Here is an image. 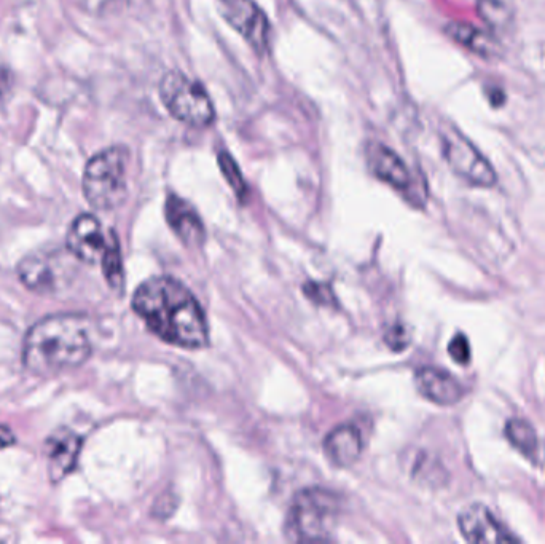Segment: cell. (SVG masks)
<instances>
[{
	"label": "cell",
	"mask_w": 545,
	"mask_h": 544,
	"mask_svg": "<svg viewBox=\"0 0 545 544\" xmlns=\"http://www.w3.org/2000/svg\"><path fill=\"white\" fill-rule=\"evenodd\" d=\"M133 308L165 342L192 350L208 345L203 308L181 281L168 276L146 281L134 294Z\"/></svg>",
	"instance_id": "1"
},
{
	"label": "cell",
	"mask_w": 545,
	"mask_h": 544,
	"mask_svg": "<svg viewBox=\"0 0 545 544\" xmlns=\"http://www.w3.org/2000/svg\"><path fill=\"white\" fill-rule=\"evenodd\" d=\"M90 328L75 313L47 316L24 337L23 364L37 375H55L82 366L90 358Z\"/></svg>",
	"instance_id": "2"
},
{
	"label": "cell",
	"mask_w": 545,
	"mask_h": 544,
	"mask_svg": "<svg viewBox=\"0 0 545 544\" xmlns=\"http://www.w3.org/2000/svg\"><path fill=\"white\" fill-rule=\"evenodd\" d=\"M128 150L122 146L104 149L87 163L83 173V194L99 211H110L125 202Z\"/></svg>",
	"instance_id": "3"
},
{
	"label": "cell",
	"mask_w": 545,
	"mask_h": 544,
	"mask_svg": "<svg viewBox=\"0 0 545 544\" xmlns=\"http://www.w3.org/2000/svg\"><path fill=\"white\" fill-rule=\"evenodd\" d=\"M340 503L337 495L324 489L298 493L287 516L286 535L291 541H329L337 525Z\"/></svg>",
	"instance_id": "4"
},
{
	"label": "cell",
	"mask_w": 545,
	"mask_h": 544,
	"mask_svg": "<svg viewBox=\"0 0 545 544\" xmlns=\"http://www.w3.org/2000/svg\"><path fill=\"white\" fill-rule=\"evenodd\" d=\"M160 98L174 119L190 127L206 128L216 119L206 88L182 72L171 71L161 79Z\"/></svg>",
	"instance_id": "5"
},
{
	"label": "cell",
	"mask_w": 545,
	"mask_h": 544,
	"mask_svg": "<svg viewBox=\"0 0 545 544\" xmlns=\"http://www.w3.org/2000/svg\"><path fill=\"white\" fill-rule=\"evenodd\" d=\"M69 254L59 249L29 254L18 265V278L29 291L37 292V294L50 296L55 292L63 291L72 280Z\"/></svg>",
	"instance_id": "6"
},
{
	"label": "cell",
	"mask_w": 545,
	"mask_h": 544,
	"mask_svg": "<svg viewBox=\"0 0 545 544\" xmlns=\"http://www.w3.org/2000/svg\"><path fill=\"white\" fill-rule=\"evenodd\" d=\"M440 136H442L445 160L456 176L472 186H495L498 176L493 166L461 131L453 127L444 128L440 131Z\"/></svg>",
	"instance_id": "7"
},
{
	"label": "cell",
	"mask_w": 545,
	"mask_h": 544,
	"mask_svg": "<svg viewBox=\"0 0 545 544\" xmlns=\"http://www.w3.org/2000/svg\"><path fill=\"white\" fill-rule=\"evenodd\" d=\"M219 8L225 21L243 36L254 52L265 55L270 50V21L254 0H219Z\"/></svg>",
	"instance_id": "8"
},
{
	"label": "cell",
	"mask_w": 545,
	"mask_h": 544,
	"mask_svg": "<svg viewBox=\"0 0 545 544\" xmlns=\"http://www.w3.org/2000/svg\"><path fill=\"white\" fill-rule=\"evenodd\" d=\"M458 527L464 540L472 544H512L520 541L487 506L480 503L466 506L459 513Z\"/></svg>",
	"instance_id": "9"
},
{
	"label": "cell",
	"mask_w": 545,
	"mask_h": 544,
	"mask_svg": "<svg viewBox=\"0 0 545 544\" xmlns=\"http://www.w3.org/2000/svg\"><path fill=\"white\" fill-rule=\"evenodd\" d=\"M109 238L104 235L101 222L93 214H80L75 217L67 232L69 253L87 264L101 262Z\"/></svg>",
	"instance_id": "10"
},
{
	"label": "cell",
	"mask_w": 545,
	"mask_h": 544,
	"mask_svg": "<svg viewBox=\"0 0 545 544\" xmlns=\"http://www.w3.org/2000/svg\"><path fill=\"white\" fill-rule=\"evenodd\" d=\"M82 450V438L74 431L59 428L45 442L48 477L51 482L63 481L74 471Z\"/></svg>",
	"instance_id": "11"
},
{
	"label": "cell",
	"mask_w": 545,
	"mask_h": 544,
	"mask_svg": "<svg viewBox=\"0 0 545 544\" xmlns=\"http://www.w3.org/2000/svg\"><path fill=\"white\" fill-rule=\"evenodd\" d=\"M416 388L424 398L439 406H453L464 396V388L458 380L437 367H421L415 374Z\"/></svg>",
	"instance_id": "12"
},
{
	"label": "cell",
	"mask_w": 545,
	"mask_h": 544,
	"mask_svg": "<svg viewBox=\"0 0 545 544\" xmlns=\"http://www.w3.org/2000/svg\"><path fill=\"white\" fill-rule=\"evenodd\" d=\"M165 214L169 227L184 241L185 245L192 248L203 245L206 230L197 209L193 208L189 202H185L177 195L169 194L166 198Z\"/></svg>",
	"instance_id": "13"
},
{
	"label": "cell",
	"mask_w": 545,
	"mask_h": 544,
	"mask_svg": "<svg viewBox=\"0 0 545 544\" xmlns=\"http://www.w3.org/2000/svg\"><path fill=\"white\" fill-rule=\"evenodd\" d=\"M369 165L372 173L394 189L407 192L412 187V173L404 160L383 144H372L369 149Z\"/></svg>",
	"instance_id": "14"
},
{
	"label": "cell",
	"mask_w": 545,
	"mask_h": 544,
	"mask_svg": "<svg viewBox=\"0 0 545 544\" xmlns=\"http://www.w3.org/2000/svg\"><path fill=\"white\" fill-rule=\"evenodd\" d=\"M324 450L330 462L340 468H348L361 457V433L353 425L337 426L324 439Z\"/></svg>",
	"instance_id": "15"
},
{
	"label": "cell",
	"mask_w": 545,
	"mask_h": 544,
	"mask_svg": "<svg viewBox=\"0 0 545 544\" xmlns=\"http://www.w3.org/2000/svg\"><path fill=\"white\" fill-rule=\"evenodd\" d=\"M445 34L451 40H455L456 44L466 48L474 55L480 56V58H485V60H493L501 53L498 39L491 36L490 32L475 28L472 24L453 21V23H448L445 26Z\"/></svg>",
	"instance_id": "16"
},
{
	"label": "cell",
	"mask_w": 545,
	"mask_h": 544,
	"mask_svg": "<svg viewBox=\"0 0 545 544\" xmlns=\"http://www.w3.org/2000/svg\"><path fill=\"white\" fill-rule=\"evenodd\" d=\"M477 13L491 31L507 32L514 26V13L502 0H477Z\"/></svg>",
	"instance_id": "17"
},
{
	"label": "cell",
	"mask_w": 545,
	"mask_h": 544,
	"mask_svg": "<svg viewBox=\"0 0 545 544\" xmlns=\"http://www.w3.org/2000/svg\"><path fill=\"white\" fill-rule=\"evenodd\" d=\"M506 438L525 457H534L538 452V434L523 418H510L506 423Z\"/></svg>",
	"instance_id": "18"
},
{
	"label": "cell",
	"mask_w": 545,
	"mask_h": 544,
	"mask_svg": "<svg viewBox=\"0 0 545 544\" xmlns=\"http://www.w3.org/2000/svg\"><path fill=\"white\" fill-rule=\"evenodd\" d=\"M101 264L102 272H104L110 288L115 289V291H122L123 284H125L122 253H120L117 237L112 232L109 233V243H107L106 251L102 254Z\"/></svg>",
	"instance_id": "19"
},
{
	"label": "cell",
	"mask_w": 545,
	"mask_h": 544,
	"mask_svg": "<svg viewBox=\"0 0 545 544\" xmlns=\"http://www.w3.org/2000/svg\"><path fill=\"white\" fill-rule=\"evenodd\" d=\"M217 162H219V168L224 174V178L227 179L228 186L232 187L233 192L243 200L248 195V186H246V181H244L238 163L233 160L232 155L228 154V152H220Z\"/></svg>",
	"instance_id": "20"
},
{
	"label": "cell",
	"mask_w": 545,
	"mask_h": 544,
	"mask_svg": "<svg viewBox=\"0 0 545 544\" xmlns=\"http://www.w3.org/2000/svg\"><path fill=\"white\" fill-rule=\"evenodd\" d=\"M448 353L455 363L467 366L471 363V345L464 334H456L448 345Z\"/></svg>",
	"instance_id": "21"
},
{
	"label": "cell",
	"mask_w": 545,
	"mask_h": 544,
	"mask_svg": "<svg viewBox=\"0 0 545 544\" xmlns=\"http://www.w3.org/2000/svg\"><path fill=\"white\" fill-rule=\"evenodd\" d=\"M303 291H305L308 299L313 300L314 304L335 305V302H337L334 292L326 284L306 283Z\"/></svg>",
	"instance_id": "22"
},
{
	"label": "cell",
	"mask_w": 545,
	"mask_h": 544,
	"mask_svg": "<svg viewBox=\"0 0 545 544\" xmlns=\"http://www.w3.org/2000/svg\"><path fill=\"white\" fill-rule=\"evenodd\" d=\"M385 340L391 350L402 351L410 345V332L402 324H396L388 329Z\"/></svg>",
	"instance_id": "23"
},
{
	"label": "cell",
	"mask_w": 545,
	"mask_h": 544,
	"mask_svg": "<svg viewBox=\"0 0 545 544\" xmlns=\"http://www.w3.org/2000/svg\"><path fill=\"white\" fill-rule=\"evenodd\" d=\"M16 438L13 431L8 426L0 425V449L10 447L15 444Z\"/></svg>",
	"instance_id": "24"
},
{
	"label": "cell",
	"mask_w": 545,
	"mask_h": 544,
	"mask_svg": "<svg viewBox=\"0 0 545 544\" xmlns=\"http://www.w3.org/2000/svg\"><path fill=\"white\" fill-rule=\"evenodd\" d=\"M10 77L7 72L0 71V99L4 98L5 93L8 91V83H10Z\"/></svg>",
	"instance_id": "25"
}]
</instances>
